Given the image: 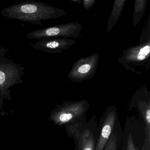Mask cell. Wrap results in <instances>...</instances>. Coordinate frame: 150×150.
I'll return each instance as SVG.
<instances>
[{
	"mask_svg": "<svg viewBox=\"0 0 150 150\" xmlns=\"http://www.w3.org/2000/svg\"><path fill=\"white\" fill-rule=\"evenodd\" d=\"M117 138L115 133L112 132L107 141L103 150H116Z\"/></svg>",
	"mask_w": 150,
	"mask_h": 150,
	"instance_id": "4fadbf2b",
	"label": "cell"
},
{
	"mask_svg": "<svg viewBox=\"0 0 150 150\" xmlns=\"http://www.w3.org/2000/svg\"><path fill=\"white\" fill-rule=\"evenodd\" d=\"M138 105L145 124V140L142 150H150V102L149 101L146 103L144 100H140L139 102Z\"/></svg>",
	"mask_w": 150,
	"mask_h": 150,
	"instance_id": "9c48e42d",
	"label": "cell"
},
{
	"mask_svg": "<svg viewBox=\"0 0 150 150\" xmlns=\"http://www.w3.org/2000/svg\"><path fill=\"white\" fill-rule=\"evenodd\" d=\"M82 28V25L79 23L72 22L32 31L27 34L26 37L29 39L39 40L51 38H77L80 36Z\"/></svg>",
	"mask_w": 150,
	"mask_h": 150,
	"instance_id": "3957f363",
	"label": "cell"
},
{
	"mask_svg": "<svg viewBox=\"0 0 150 150\" xmlns=\"http://www.w3.org/2000/svg\"><path fill=\"white\" fill-rule=\"evenodd\" d=\"M71 1H73V2H76V3H78V4H80V3L82 1L81 0H80V1H78V0H77V1H71Z\"/></svg>",
	"mask_w": 150,
	"mask_h": 150,
	"instance_id": "2e32d148",
	"label": "cell"
},
{
	"mask_svg": "<svg viewBox=\"0 0 150 150\" xmlns=\"http://www.w3.org/2000/svg\"><path fill=\"white\" fill-rule=\"evenodd\" d=\"M75 43L74 39L51 38L39 40L30 44L35 50L46 53H58L68 50Z\"/></svg>",
	"mask_w": 150,
	"mask_h": 150,
	"instance_id": "8992f818",
	"label": "cell"
},
{
	"mask_svg": "<svg viewBox=\"0 0 150 150\" xmlns=\"http://www.w3.org/2000/svg\"><path fill=\"white\" fill-rule=\"evenodd\" d=\"M99 54L97 52L89 57L81 58L74 63L68 74L72 81L81 83L92 79L98 68Z\"/></svg>",
	"mask_w": 150,
	"mask_h": 150,
	"instance_id": "5b68a950",
	"label": "cell"
},
{
	"mask_svg": "<svg viewBox=\"0 0 150 150\" xmlns=\"http://www.w3.org/2000/svg\"><path fill=\"white\" fill-rule=\"evenodd\" d=\"M83 5L86 10L90 9L95 3V0H84L83 1Z\"/></svg>",
	"mask_w": 150,
	"mask_h": 150,
	"instance_id": "9a60e30c",
	"label": "cell"
},
{
	"mask_svg": "<svg viewBox=\"0 0 150 150\" xmlns=\"http://www.w3.org/2000/svg\"><path fill=\"white\" fill-rule=\"evenodd\" d=\"M87 101L67 102L55 115L56 122L59 124H64L74 121L85 112Z\"/></svg>",
	"mask_w": 150,
	"mask_h": 150,
	"instance_id": "52a82bcc",
	"label": "cell"
},
{
	"mask_svg": "<svg viewBox=\"0 0 150 150\" xmlns=\"http://www.w3.org/2000/svg\"><path fill=\"white\" fill-rule=\"evenodd\" d=\"M5 49H0V88L22 83L24 68L5 56Z\"/></svg>",
	"mask_w": 150,
	"mask_h": 150,
	"instance_id": "277c9868",
	"label": "cell"
},
{
	"mask_svg": "<svg viewBox=\"0 0 150 150\" xmlns=\"http://www.w3.org/2000/svg\"><path fill=\"white\" fill-rule=\"evenodd\" d=\"M126 150H137L134 145L131 133H129L128 136Z\"/></svg>",
	"mask_w": 150,
	"mask_h": 150,
	"instance_id": "5bb4252c",
	"label": "cell"
},
{
	"mask_svg": "<svg viewBox=\"0 0 150 150\" xmlns=\"http://www.w3.org/2000/svg\"><path fill=\"white\" fill-rule=\"evenodd\" d=\"M116 114L113 110L110 111L103 121L95 150H103L107 141L112 133L115 125Z\"/></svg>",
	"mask_w": 150,
	"mask_h": 150,
	"instance_id": "ba28073f",
	"label": "cell"
},
{
	"mask_svg": "<svg viewBox=\"0 0 150 150\" xmlns=\"http://www.w3.org/2000/svg\"><path fill=\"white\" fill-rule=\"evenodd\" d=\"M126 1V0H116L114 2L107 24V32L108 33H109L118 21Z\"/></svg>",
	"mask_w": 150,
	"mask_h": 150,
	"instance_id": "30bf717a",
	"label": "cell"
},
{
	"mask_svg": "<svg viewBox=\"0 0 150 150\" xmlns=\"http://www.w3.org/2000/svg\"><path fill=\"white\" fill-rule=\"evenodd\" d=\"M147 0H135L133 16V25L138 24L142 19L147 5Z\"/></svg>",
	"mask_w": 150,
	"mask_h": 150,
	"instance_id": "7c38bea8",
	"label": "cell"
},
{
	"mask_svg": "<svg viewBox=\"0 0 150 150\" xmlns=\"http://www.w3.org/2000/svg\"><path fill=\"white\" fill-rule=\"evenodd\" d=\"M139 43L136 46L125 50L118 61L127 70L142 74L150 67V19L143 31Z\"/></svg>",
	"mask_w": 150,
	"mask_h": 150,
	"instance_id": "7a4b0ae2",
	"label": "cell"
},
{
	"mask_svg": "<svg viewBox=\"0 0 150 150\" xmlns=\"http://www.w3.org/2000/svg\"><path fill=\"white\" fill-rule=\"evenodd\" d=\"M80 140V150H95V139L93 134L90 130H84Z\"/></svg>",
	"mask_w": 150,
	"mask_h": 150,
	"instance_id": "8fae6325",
	"label": "cell"
},
{
	"mask_svg": "<svg viewBox=\"0 0 150 150\" xmlns=\"http://www.w3.org/2000/svg\"><path fill=\"white\" fill-rule=\"evenodd\" d=\"M1 13L8 19L28 22L41 27L42 26V21L57 19L66 14L63 9L33 1L14 4L3 8Z\"/></svg>",
	"mask_w": 150,
	"mask_h": 150,
	"instance_id": "6da1fadb",
	"label": "cell"
}]
</instances>
